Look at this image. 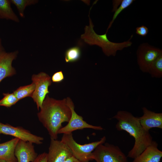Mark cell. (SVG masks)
Instances as JSON below:
<instances>
[{
    "instance_id": "obj_1",
    "label": "cell",
    "mask_w": 162,
    "mask_h": 162,
    "mask_svg": "<svg viewBox=\"0 0 162 162\" xmlns=\"http://www.w3.org/2000/svg\"><path fill=\"white\" fill-rule=\"evenodd\" d=\"M71 115L66 98L57 100L46 96L40 111L37 114L39 121L47 130L51 139H57L62 123L68 122Z\"/></svg>"
},
{
    "instance_id": "obj_2",
    "label": "cell",
    "mask_w": 162,
    "mask_h": 162,
    "mask_svg": "<svg viewBox=\"0 0 162 162\" xmlns=\"http://www.w3.org/2000/svg\"><path fill=\"white\" fill-rule=\"evenodd\" d=\"M117 121L116 128L118 131H124L134 140V145L128 152V157L133 159L140 155L153 141L149 131L141 126L138 117L125 110L118 111L112 117Z\"/></svg>"
},
{
    "instance_id": "obj_3",
    "label": "cell",
    "mask_w": 162,
    "mask_h": 162,
    "mask_svg": "<svg viewBox=\"0 0 162 162\" xmlns=\"http://www.w3.org/2000/svg\"><path fill=\"white\" fill-rule=\"evenodd\" d=\"M89 24L86 26L84 33L82 34L81 38L86 43L89 45H96L100 47L104 53L107 56H115L118 51L122 50L124 48L130 46L132 43L130 41L133 35L127 41L121 43H115L110 41L108 39L106 33L99 35L93 29L94 26L88 15Z\"/></svg>"
},
{
    "instance_id": "obj_4",
    "label": "cell",
    "mask_w": 162,
    "mask_h": 162,
    "mask_svg": "<svg viewBox=\"0 0 162 162\" xmlns=\"http://www.w3.org/2000/svg\"><path fill=\"white\" fill-rule=\"evenodd\" d=\"M106 140V137L104 136L99 140L81 145L74 140L72 133L64 134L61 140L70 148L73 156L80 162H89L93 160L92 152L98 146L105 143Z\"/></svg>"
},
{
    "instance_id": "obj_5",
    "label": "cell",
    "mask_w": 162,
    "mask_h": 162,
    "mask_svg": "<svg viewBox=\"0 0 162 162\" xmlns=\"http://www.w3.org/2000/svg\"><path fill=\"white\" fill-rule=\"evenodd\" d=\"M92 158L96 162H128L127 156L118 146L107 142L95 148Z\"/></svg>"
},
{
    "instance_id": "obj_6",
    "label": "cell",
    "mask_w": 162,
    "mask_h": 162,
    "mask_svg": "<svg viewBox=\"0 0 162 162\" xmlns=\"http://www.w3.org/2000/svg\"><path fill=\"white\" fill-rule=\"evenodd\" d=\"M162 54V50L147 43L140 44L136 51L137 63L140 70L148 72L153 63Z\"/></svg>"
},
{
    "instance_id": "obj_7",
    "label": "cell",
    "mask_w": 162,
    "mask_h": 162,
    "mask_svg": "<svg viewBox=\"0 0 162 162\" xmlns=\"http://www.w3.org/2000/svg\"><path fill=\"white\" fill-rule=\"evenodd\" d=\"M66 98L68 104L71 111V115L68 124L59 130L58 134L71 133L75 130L84 128H90L99 130L104 129L101 126L93 125L84 121L82 117L77 114L75 111L74 105L72 100L69 97Z\"/></svg>"
},
{
    "instance_id": "obj_8",
    "label": "cell",
    "mask_w": 162,
    "mask_h": 162,
    "mask_svg": "<svg viewBox=\"0 0 162 162\" xmlns=\"http://www.w3.org/2000/svg\"><path fill=\"white\" fill-rule=\"evenodd\" d=\"M32 80L35 84V88L31 97L39 110L41 107L47 94L50 93L48 88L51 85L52 81L50 76L43 72L33 75Z\"/></svg>"
},
{
    "instance_id": "obj_9",
    "label": "cell",
    "mask_w": 162,
    "mask_h": 162,
    "mask_svg": "<svg viewBox=\"0 0 162 162\" xmlns=\"http://www.w3.org/2000/svg\"><path fill=\"white\" fill-rule=\"evenodd\" d=\"M11 135L25 142L38 145L42 143L44 138L32 134L21 127H14L0 122V134Z\"/></svg>"
},
{
    "instance_id": "obj_10",
    "label": "cell",
    "mask_w": 162,
    "mask_h": 162,
    "mask_svg": "<svg viewBox=\"0 0 162 162\" xmlns=\"http://www.w3.org/2000/svg\"><path fill=\"white\" fill-rule=\"evenodd\" d=\"M72 156L71 150L66 144L61 140L51 139L48 162H64Z\"/></svg>"
},
{
    "instance_id": "obj_11",
    "label": "cell",
    "mask_w": 162,
    "mask_h": 162,
    "mask_svg": "<svg viewBox=\"0 0 162 162\" xmlns=\"http://www.w3.org/2000/svg\"><path fill=\"white\" fill-rule=\"evenodd\" d=\"M33 143L20 140L14 150L17 162H32L38 156Z\"/></svg>"
},
{
    "instance_id": "obj_12",
    "label": "cell",
    "mask_w": 162,
    "mask_h": 162,
    "mask_svg": "<svg viewBox=\"0 0 162 162\" xmlns=\"http://www.w3.org/2000/svg\"><path fill=\"white\" fill-rule=\"evenodd\" d=\"M142 115L138 117L140 123L145 130L149 131L153 128L162 129V113H157L142 107Z\"/></svg>"
},
{
    "instance_id": "obj_13",
    "label": "cell",
    "mask_w": 162,
    "mask_h": 162,
    "mask_svg": "<svg viewBox=\"0 0 162 162\" xmlns=\"http://www.w3.org/2000/svg\"><path fill=\"white\" fill-rule=\"evenodd\" d=\"M18 51L7 52L3 50L0 51V82L6 77L16 74L15 69L12 66L13 61L17 56Z\"/></svg>"
},
{
    "instance_id": "obj_14",
    "label": "cell",
    "mask_w": 162,
    "mask_h": 162,
    "mask_svg": "<svg viewBox=\"0 0 162 162\" xmlns=\"http://www.w3.org/2000/svg\"><path fill=\"white\" fill-rule=\"evenodd\" d=\"M158 146L157 142L153 140L151 144L131 162H160L162 152L158 148Z\"/></svg>"
},
{
    "instance_id": "obj_15",
    "label": "cell",
    "mask_w": 162,
    "mask_h": 162,
    "mask_svg": "<svg viewBox=\"0 0 162 162\" xmlns=\"http://www.w3.org/2000/svg\"><path fill=\"white\" fill-rule=\"evenodd\" d=\"M20 140L13 138L5 142L0 143V159L8 162H17L14 154L16 146Z\"/></svg>"
},
{
    "instance_id": "obj_16",
    "label": "cell",
    "mask_w": 162,
    "mask_h": 162,
    "mask_svg": "<svg viewBox=\"0 0 162 162\" xmlns=\"http://www.w3.org/2000/svg\"><path fill=\"white\" fill-rule=\"evenodd\" d=\"M10 0H0V18L19 22L20 20L11 7Z\"/></svg>"
},
{
    "instance_id": "obj_17",
    "label": "cell",
    "mask_w": 162,
    "mask_h": 162,
    "mask_svg": "<svg viewBox=\"0 0 162 162\" xmlns=\"http://www.w3.org/2000/svg\"><path fill=\"white\" fill-rule=\"evenodd\" d=\"M35 88V84L32 82L30 84L20 87L14 91L13 93L19 100L27 97H31Z\"/></svg>"
},
{
    "instance_id": "obj_18",
    "label": "cell",
    "mask_w": 162,
    "mask_h": 162,
    "mask_svg": "<svg viewBox=\"0 0 162 162\" xmlns=\"http://www.w3.org/2000/svg\"><path fill=\"white\" fill-rule=\"evenodd\" d=\"M147 73L152 77L160 78L162 77V54L151 64Z\"/></svg>"
},
{
    "instance_id": "obj_19",
    "label": "cell",
    "mask_w": 162,
    "mask_h": 162,
    "mask_svg": "<svg viewBox=\"0 0 162 162\" xmlns=\"http://www.w3.org/2000/svg\"><path fill=\"white\" fill-rule=\"evenodd\" d=\"M11 3L16 7L20 16L22 18L25 17L24 11L28 6L35 4L38 3V0H10Z\"/></svg>"
},
{
    "instance_id": "obj_20",
    "label": "cell",
    "mask_w": 162,
    "mask_h": 162,
    "mask_svg": "<svg viewBox=\"0 0 162 162\" xmlns=\"http://www.w3.org/2000/svg\"><path fill=\"white\" fill-rule=\"evenodd\" d=\"M81 50L78 46L68 49L65 52V60L66 62H74L78 60L80 57Z\"/></svg>"
},
{
    "instance_id": "obj_21",
    "label": "cell",
    "mask_w": 162,
    "mask_h": 162,
    "mask_svg": "<svg viewBox=\"0 0 162 162\" xmlns=\"http://www.w3.org/2000/svg\"><path fill=\"white\" fill-rule=\"evenodd\" d=\"M3 98L0 100V106L10 107L19 101L13 93H3Z\"/></svg>"
},
{
    "instance_id": "obj_22",
    "label": "cell",
    "mask_w": 162,
    "mask_h": 162,
    "mask_svg": "<svg viewBox=\"0 0 162 162\" xmlns=\"http://www.w3.org/2000/svg\"><path fill=\"white\" fill-rule=\"evenodd\" d=\"M134 0H123L120 6L115 11L112 19L110 22L108 27L106 33L111 27L115 20L120 14L124 9L130 6L134 1Z\"/></svg>"
},
{
    "instance_id": "obj_23",
    "label": "cell",
    "mask_w": 162,
    "mask_h": 162,
    "mask_svg": "<svg viewBox=\"0 0 162 162\" xmlns=\"http://www.w3.org/2000/svg\"><path fill=\"white\" fill-rule=\"evenodd\" d=\"M64 76L62 71L56 72L52 76V80L53 82H60L64 79Z\"/></svg>"
},
{
    "instance_id": "obj_24",
    "label": "cell",
    "mask_w": 162,
    "mask_h": 162,
    "mask_svg": "<svg viewBox=\"0 0 162 162\" xmlns=\"http://www.w3.org/2000/svg\"><path fill=\"white\" fill-rule=\"evenodd\" d=\"M136 33L140 36H146L148 32V28L144 25H142L136 28Z\"/></svg>"
},
{
    "instance_id": "obj_25",
    "label": "cell",
    "mask_w": 162,
    "mask_h": 162,
    "mask_svg": "<svg viewBox=\"0 0 162 162\" xmlns=\"http://www.w3.org/2000/svg\"><path fill=\"white\" fill-rule=\"evenodd\" d=\"M47 153L44 152L38 155L32 162H48Z\"/></svg>"
},
{
    "instance_id": "obj_26",
    "label": "cell",
    "mask_w": 162,
    "mask_h": 162,
    "mask_svg": "<svg viewBox=\"0 0 162 162\" xmlns=\"http://www.w3.org/2000/svg\"><path fill=\"white\" fill-rule=\"evenodd\" d=\"M122 0H113L112 1L113 8L112 11L115 12L118 8V6L120 5Z\"/></svg>"
},
{
    "instance_id": "obj_27",
    "label": "cell",
    "mask_w": 162,
    "mask_h": 162,
    "mask_svg": "<svg viewBox=\"0 0 162 162\" xmlns=\"http://www.w3.org/2000/svg\"><path fill=\"white\" fill-rule=\"evenodd\" d=\"M64 162H80L74 156L72 157L68 158Z\"/></svg>"
},
{
    "instance_id": "obj_28",
    "label": "cell",
    "mask_w": 162,
    "mask_h": 162,
    "mask_svg": "<svg viewBox=\"0 0 162 162\" xmlns=\"http://www.w3.org/2000/svg\"><path fill=\"white\" fill-rule=\"evenodd\" d=\"M2 46L1 44V39L0 38V51L3 50L2 49Z\"/></svg>"
},
{
    "instance_id": "obj_29",
    "label": "cell",
    "mask_w": 162,
    "mask_h": 162,
    "mask_svg": "<svg viewBox=\"0 0 162 162\" xmlns=\"http://www.w3.org/2000/svg\"><path fill=\"white\" fill-rule=\"evenodd\" d=\"M0 162H7L6 161L4 160L0 159Z\"/></svg>"
}]
</instances>
